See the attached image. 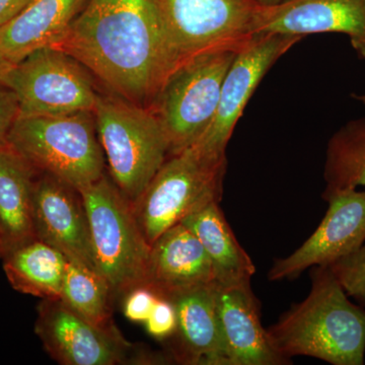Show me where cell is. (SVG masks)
<instances>
[{
	"mask_svg": "<svg viewBox=\"0 0 365 365\" xmlns=\"http://www.w3.org/2000/svg\"><path fill=\"white\" fill-rule=\"evenodd\" d=\"M51 47L81 62L114 95L145 107L167 73L157 0H88Z\"/></svg>",
	"mask_w": 365,
	"mask_h": 365,
	"instance_id": "6da1fadb",
	"label": "cell"
},
{
	"mask_svg": "<svg viewBox=\"0 0 365 365\" xmlns=\"http://www.w3.org/2000/svg\"><path fill=\"white\" fill-rule=\"evenodd\" d=\"M266 330L274 349L289 361L309 356L364 364L365 309L353 304L329 266L314 267L309 295Z\"/></svg>",
	"mask_w": 365,
	"mask_h": 365,
	"instance_id": "7a4b0ae2",
	"label": "cell"
},
{
	"mask_svg": "<svg viewBox=\"0 0 365 365\" xmlns=\"http://www.w3.org/2000/svg\"><path fill=\"white\" fill-rule=\"evenodd\" d=\"M7 145L39 173L81 190L106 174L104 150L93 112L54 116H18Z\"/></svg>",
	"mask_w": 365,
	"mask_h": 365,
	"instance_id": "3957f363",
	"label": "cell"
},
{
	"mask_svg": "<svg viewBox=\"0 0 365 365\" xmlns=\"http://www.w3.org/2000/svg\"><path fill=\"white\" fill-rule=\"evenodd\" d=\"M93 115L110 177L133 205L170 157L162 124L150 107L114 93L98 95Z\"/></svg>",
	"mask_w": 365,
	"mask_h": 365,
	"instance_id": "277c9868",
	"label": "cell"
},
{
	"mask_svg": "<svg viewBox=\"0 0 365 365\" xmlns=\"http://www.w3.org/2000/svg\"><path fill=\"white\" fill-rule=\"evenodd\" d=\"M79 192L88 215L96 270L111 287L113 297L146 285L150 245L132 204L107 174Z\"/></svg>",
	"mask_w": 365,
	"mask_h": 365,
	"instance_id": "5b68a950",
	"label": "cell"
},
{
	"mask_svg": "<svg viewBox=\"0 0 365 365\" xmlns=\"http://www.w3.org/2000/svg\"><path fill=\"white\" fill-rule=\"evenodd\" d=\"M241 47L199 55L163 81L148 107L162 124L170 155L198 143L210 126L220 104L223 81Z\"/></svg>",
	"mask_w": 365,
	"mask_h": 365,
	"instance_id": "8992f818",
	"label": "cell"
},
{
	"mask_svg": "<svg viewBox=\"0 0 365 365\" xmlns=\"http://www.w3.org/2000/svg\"><path fill=\"white\" fill-rule=\"evenodd\" d=\"M227 169V158L208 157L194 146L170 155L132 205L148 244L194 211L220 202Z\"/></svg>",
	"mask_w": 365,
	"mask_h": 365,
	"instance_id": "52a82bcc",
	"label": "cell"
},
{
	"mask_svg": "<svg viewBox=\"0 0 365 365\" xmlns=\"http://www.w3.org/2000/svg\"><path fill=\"white\" fill-rule=\"evenodd\" d=\"M168 76L204 53L241 47L253 36L255 0H157Z\"/></svg>",
	"mask_w": 365,
	"mask_h": 365,
	"instance_id": "ba28073f",
	"label": "cell"
},
{
	"mask_svg": "<svg viewBox=\"0 0 365 365\" xmlns=\"http://www.w3.org/2000/svg\"><path fill=\"white\" fill-rule=\"evenodd\" d=\"M1 78L16 96L19 116L93 112L100 95L90 71L54 47L41 48L18 63L4 66Z\"/></svg>",
	"mask_w": 365,
	"mask_h": 365,
	"instance_id": "9c48e42d",
	"label": "cell"
},
{
	"mask_svg": "<svg viewBox=\"0 0 365 365\" xmlns=\"http://www.w3.org/2000/svg\"><path fill=\"white\" fill-rule=\"evenodd\" d=\"M302 39L297 36L255 34L240 48L223 81L215 116L194 148L208 157L227 158L230 137L257 86L273 64Z\"/></svg>",
	"mask_w": 365,
	"mask_h": 365,
	"instance_id": "30bf717a",
	"label": "cell"
},
{
	"mask_svg": "<svg viewBox=\"0 0 365 365\" xmlns=\"http://www.w3.org/2000/svg\"><path fill=\"white\" fill-rule=\"evenodd\" d=\"M35 332L46 351L63 365H115L126 360L130 344L116 328H100L61 299H42Z\"/></svg>",
	"mask_w": 365,
	"mask_h": 365,
	"instance_id": "8fae6325",
	"label": "cell"
},
{
	"mask_svg": "<svg viewBox=\"0 0 365 365\" xmlns=\"http://www.w3.org/2000/svg\"><path fill=\"white\" fill-rule=\"evenodd\" d=\"M328 210L318 228L297 251L277 259L268 279H294L309 267L329 266L365 242V191L349 190L326 199Z\"/></svg>",
	"mask_w": 365,
	"mask_h": 365,
	"instance_id": "7c38bea8",
	"label": "cell"
},
{
	"mask_svg": "<svg viewBox=\"0 0 365 365\" xmlns=\"http://www.w3.org/2000/svg\"><path fill=\"white\" fill-rule=\"evenodd\" d=\"M341 33L365 59V0H284L257 6L252 34L304 37L312 34Z\"/></svg>",
	"mask_w": 365,
	"mask_h": 365,
	"instance_id": "4fadbf2b",
	"label": "cell"
},
{
	"mask_svg": "<svg viewBox=\"0 0 365 365\" xmlns=\"http://www.w3.org/2000/svg\"><path fill=\"white\" fill-rule=\"evenodd\" d=\"M36 237L58 250L69 260L96 270L90 227L78 190L38 172L33 195Z\"/></svg>",
	"mask_w": 365,
	"mask_h": 365,
	"instance_id": "5bb4252c",
	"label": "cell"
},
{
	"mask_svg": "<svg viewBox=\"0 0 365 365\" xmlns=\"http://www.w3.org/2000/svg\"><path fill=\"white\" fill-rule=\"evenodd\" d=\"M215 306L228 365H284L262 326L260 304L251 281L234 285L215 282Z\"/></svg>",
	"mask_w": 365,
	"mask_h": 365,
	"instance_id": "9a60e30c",
	"label": "cell"
},
{
	"mask_svg": "<svg viewBox=\"0 0 365 365\" xmlns=\"http://www.w3.org/2000/svg\"><path fill=\"white\" fill-rule=\"evenodd\" d=\"M177 314L170 338V354L192 365H228L215 306V282L191 288L169 299Z\"/></svg>",
	"mask_w": 365,
	"mask_h": 365,
	"instance_id": "2e32d148",
	"label": "cell"
},
{
	"mask_svg": "<svg viewBox=\"0 0 365 365\" xmlns=\"http://www.w3.org/2000/svg\"><path fill=\"white\" fill-rule=\"evenodd\" d=\"M215 282V271L202 245L180 222L150 245L146 285L169 299L191 288Z\"/></svg>",
	"mask_w": 365,
	"mask_h": 365,
	"instance_id": "e0dca14e",
	"label": "cell"
},
{
	"mask_svg": "<svg viewBox=\"0 0 365 365\" xmlns=\"http://www.w3.org/2000/svg\"><path fill=\"white\" fill-rule=\"evenodd\" d=\"M88 0H34L0 26V62L18 63L29 54L51 47L63 36Z\"/></svg>",
	"mask_w": 365,
	"mask_h": 365,
	"instance_id": "ac0fdd59",
	"label": "cell"
},
{
	"mask_svg": "<svg viewBox=\"0 0 365 365\" xmlns=\"http://www.w3.org/2000/svg\"><path fill=\"white\" fill-rule=\"evenodd\" d=\"M220 202H211L181 223L201 242L215 271V282L234 285L251 281L256 268L225 220Z\"/></svg>",
	"mask_w": 365,
	"mask_h": 365,
	"instance_id": "d6986e66",
	"label": "cell"
},
{
	"mask_svg": "<svg viewBox=\"0 0 365 365\" xmlns=\"http://www.w3.org/2000/svg\"><path fill=\"white\" fill-rule=\"evenodd\" d=\"M37 175L9 145L0 148V225L9 249L36 237L33 195Z\"/></svg>",
	"mask_w": 365,
	"mask_h": 365,
	"instance_id": "ffe728a7",
	"label": "cell"
},
{
	"mask_svg": "<svg viewBox=\"0 0 365 365\" xmlns=\"http://www.w3.org/2000/svg\"><path fill=\"white\" fill-rule=\"evenodd\" d=\"M11 287L21 294L42 299H61L66 258L38 237L16 245L2 256Z\"/></svg>",
	"mask_w": 365,
	"mask_h": 365,
	"instance_id": "44dd1931",
	"label": "cell"
},
{
	"mask_svg": "<svg viewBox=\"0 0 365 365\" xmlns=\"http://www.w3.org/2000/svg\"><path fill=\"white\" fill-rule=\"evenodd\" d=\"M323 199L365 187V117L343 125L327 145Z\"/></svg>",
	"mask_w": 365,
	"mask_h": 365,
	"instance_id": "7402d4cb",
	"label": "cell"
},
{
	"mask_svg": "<svg viewBox=\"0 0 365 365\" xmlns=\"http://www.w3.org/2000/svg\"><path fill=\"white\" fill-rule=\"evenodd\" d=\"M86 321L100 328H114L111 287L101 274L66 259L61 299Z\"/></svg>",
	"mask_w": 365,
	"mask_h": 365,
	"instance_id": "603a6c76",
	"label": "cell"
},
{
	"mask_svg": "<svg viewBox=\"0 0 365 365\" xmlns=\"http://www.w3.org/2000/svg\"><path fill=\"white\" fill-rule=\"evenodd\" d=\"M348 297L365 309V242L356 251L329 265Z\"/></svg>",
	"mask_w": 365,
	"mask_h": 365,
	"instance_id": "cb8c5ba5",
	"label": "cell"
},
{
	"mask_svg": "<svg viewBox=\"0 0 365 365\" xmlns=\"http://www.w3.org/2000/svg\"><path fill=\"white\" fill-rule=\"evenodd\" d=\"M144 325L151 337L157 340H169L177 328L176 309L172 302L158 297Z\"/></svg>",
	"mask_w": 365,
	"mask_h": 365,
	"instance_id": "d4e9b609",
	"label": "cell"
},
{
	"mask_svg": "<svg viewBox=\"0 0 365 365\" xmlns=\"http://www.w3.org/2000/svg\"><path fill=\"white\" fill-rule=\"evenodd\" d=\"M123 314L133 323H143L148 319L158 295L148 285L132 288L124 295Z\"/></svg>",
	"mask_w": 365,
	"mask_h": 365,
	"instance_id": "484cf974",
	"label": "cell"
},
{
	"mask_svg": "<svg viewBox=\"0 0 365 365\" xmlns=\"http://www.w3.org/2000/svg\"><path fill=\"white\" fill-rule=\"evenodd\" d=\"M4 66L0 62V148L7 145V135L19 116V105L16 96L2 81L1 71Z\"/></svg>",
	"mask_w": 365,
	"mask_h": 365,
	"instance_id": "4316f807",
	"label": "cell"
},
{
	"mask_svg": "<svg viewBox=\"0 0 365 365\" xmlns=\"http://www.w3.org/2000/svg\"><path fill=\"white\" fill-rule=\"evenodd\" d=\"M34 0H0V26L18 16Z\"/></svg>",
	"mask_w": 365,
	"mask_h": 365,
	"instance_id": "83f0119b",
	"label": "cell"
},
{
	"mask_svg": "<svg viewBox=\"0 0 365 365\" xmlns=\"http://www.w3.org/2000/svg\"><path fill=\"white\" fill-rule=\"evenodd\" d=\"M255 1L260 6H272V4H279V2L284 1V0H255Z\"/></svg>",
	"mask_w": 365,
	"mask_h": 365,
	"instance_id": "f1b7e54d",
	"label": "cell"
},
{
	"mask_svg": "<svg viewBox=\"0 0 365 365\" xmlns=\"http://www.w3.org/2000/svg\"><path fill=\"white\" fill-rule=\"evenodd\" d=\"M7 249L9 248H7L6 240L0 235V258H2V256L6 253Z\"/></svg>",
	"mask_w": 365,
	"mask_h": 365,
	"instance_id": "f546056e",
	"label": "cell"
},
{
	"mask_svg": "<svg viewBox=\"0 0 365 365\" xmlns=\"http://www.w3.org/2000/svg\"><path fill=\"white\" fill-rule=\"evenodd\" d=\"M354 98H356L357 101H359L360 103H362L365 106V93L364 95L360 96H354Z\"/></svg>",
	"mask_w": 365,
	"mask_h": 365,
	"instance_id": "4dcf8cb0",
	"label": "cell"
},
{
	"mask_svg": "<svg viewBox=\"0 0 365 365\" xmlns=\"http://www.w3.org/2000/svg\"><path fill=\"white\" fill-rule=\"evenodd\" d=\"M0 235H1L2 237H4V235H2V228H1V225H0Z\"/></svg>",
	"mask_w": 365,
	"mask_h": 365,
	"instance_id": "1f68e13d",
	"label": "cell"
}]
</instances>
